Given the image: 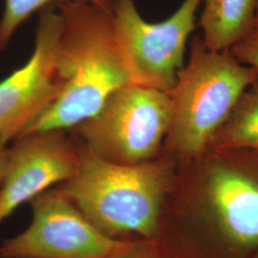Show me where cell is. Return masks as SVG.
<instances>
[{"label":"cell","instance_id":"1","mask_svg":"<svg viewBox=\"0 0 258 258\" xmlns=\"http://www.w3.org/2000/svg\"><path fill=\"white\" fill-rule=\"evenodd\" d=\"M56 7L63 20L56 55L62 88L20 137L71 130L98 113L113 93L131 83L111 11L78 0L58 2Z\"/></svg>","mask_w":258,"mask_h":258},{"label":"cell","instance_id":"2","mask_svg":"<svg viewBox=\"0 0 258 258\" xmlns=\"http://www.w3.org/2000/svg\"><path fill=\"white\" fill-rule=\"evenodd\" d=\"M76 141L79 166L72 178L56 185L59 190L106 236L155 239L179 164L162 153L144 163L116 164Z\"/></svg>","mask_w":258,"mask_h":258},{"label":"cell","instance_id":"3","mask_svg":"<svg viewBox=\"0 0 258 258\" xmlns=\"http://www.w3.org/2000/svg\"><path fill=\"white\" fill-rule=\"evenodd\" d=\"M257 80V70L241 63L230 49L213 51L201 36L192 37L188 59L167 92L172 117L162 154L179 165L202 156L242 93Z\"/></svg>","mask_w":258,"mask_h":258},{"label":"cell","instance_id":"4","mask_svg":"<svg viewBox=\"0 0 258 258\" xmlns=\"http://www.w3.org/2000/svg\"><path fill=\"white\" fill-rule=\"evenodd\" d=\"M176 187L208 203L219 231L240 249L258 248V152L211 148L179 166Z\"/></svg>","mask_w":258,"mask_h":258},{"label":"cell","instance_id":"5","mask_svg":"<svg viewBox=\"0 0 258 258\" xmlns=\"http://www.w3.org/2000/svg\"><path fill=\"white\" fill-rule=\"evenodd\" d=\"M171 117L168 93L129 83L113 93L98 113L70 131L102 159L134 165L161 154Z\"/></svg>","mask_w":258,"mask_h":258},{"label":"cell","instance_id":"6","mask_svg":"<svg viewBox=\"0 0 258 258\" xmlns=\"http://www.w3.org/2000/svg\"><path fill=\"white\" fill-rule=\"evenodd\" d=\"M202 0H184L167 19L150 23L134 0H113L111 15L130 82L168 92L184 67L187 40Z\"/></svg>","mask_w":258,"mask_h":258},{"label":"cell","instance_id":"7","mask_svg":"<svg viewBox=\"0 0 258 258\" xmlns=\"http://www.w3.org/2000/svg\"><path fill=\"white\" fill-rule=\"evenodd\" d=\"M29 204L30 224L2 240L0 258H102L120 240L99 231L57 186Z\"/></svg>","mask_w":258,"mask_h":258},{"label":"cell","instance_id":"8","mask_svg":"<svg viewBox=\"0 0 258 258\" xmlns=\"http://www.w3.org/2000/svg\"><path fill=\"white\" fill-rule=\"evenodd\" d=\"M62 30L56 6L40 10L32 55L0 82V138L7 144L19 138L61 91L56 55Z\"/></svg>","mask_w":258,"mask_h":258},{"label":"cell","instance_id":"9","mask_svg":"<svg viewBox=\"0 0 258 258\" xmlns=\"http://www.w3.org/2000/svg\"><path fill=\"white\" fill-rule=\"evenodd\" d=\"M79 150L65 130L19 137L9 148L0 184V224L24 203L76 174Z\"/></svg>","mask_w":258,"mask_h":258},{"label":"cell","instance_id":"10","mask_svg":"<svg viewBox=\"0 0 258 258\" xmlns=\"http://www.w3.org/2000/svg\"><path fill=\"white\" fill-rule=\"evenodd\" d=\"M197 26L204 44L213 51L229 50L257 20L258 0H202Z\"/></svg>","mask_w":258,"mask_h":258},{"label":"cell","instance_id":"11","mask_svg":"<svg viewBox=\"0 0 258 258\" xmlns=\"http://www.w3.org/2000/svg\"><path fill=\"white\" fill-rule=\"evenodd\" d=\"M211 148L258 152V80L242 93Z\"/></svg>","mask_w":258,"mask_h":258},{"label":"cell","instance_id":"12","mask_svg":"<svg viewBox=\"0 0 258 258\" xmlns=\"http://www.w3.org/2000/svg\"><path fill=\"white\" fill-rule=\"evenodd\" d=\"M65 0H5L3 15L0 19V52L8 46L10 40L19 29L35 12L40 11L53 3ZM90 2L103 9L111 11L110 0H78Z\"/></svg>","mask_w":258,"mask_h":258},{"label":"cell","instance_id":"13","mask_svg":"<svg viewBox=\"0 0 258 258\" xmlns=\"http://www.w3.org/2000/svg\"><path fill=\"white\" fill-rule=\"evenodd\" d=\"M102 258H163L153 239L130 237L119 240L114 249Z\"/></svg>","mask_w":258,"mask_h":258},{"label":"cell","instance_id":"14","mask_svg":"<svg viewBox=\"0 0 258 258\" xmlns=\"http://www.w3.org/2000/svg\"><path fill=\"white\" fill-rule=\"evenodd\" d=\"M230 51L241 63L258 71V19L249 33L231 47Z\"/></svg>","mask_w":258,"mask_h":258},{"label":"cell","instance_id":"15","mask_svg":"<svg viewBox=\"0 0 258 258\" xmlns=\"http://www.w3.org/2000/svg\"><path fill=\"white\" fill-rule=\"evenodd\" d=\"M7 143H5L2 139L0 138V184L2 181V178L4 175L5 167L8 160V153H9V148L7 147Z\"/></svg>","mask_w":258,"mask_h":258},{"label":"cell","instance_id":"16","mask_svg":"<svg viewBox=\"0 0 258 258\" xmlns=\"http://www.w3.org/2000/svg\"><path fill=\"white\" fill-rule=\"evenodd\" d=\"M257 19H258V10H257Z\"/></svg>","mask_w":258,"mask_h":258},{"label":"cell","instance_id":"17","mask_svg":"<svg viewBox=\"0 0 258 258\" xmlns=\"http://www.w3.org/2000/svg\"><path fill=\"white\" fill-rule=\"evenodd\" d=\"M111 2H112V1H113V0H110Z\"/></svg>","mask_w":258,"mask_h":258}]
</instances>
